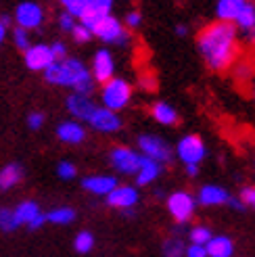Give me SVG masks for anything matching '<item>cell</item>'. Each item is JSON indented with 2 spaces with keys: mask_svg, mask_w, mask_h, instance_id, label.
Returning a JSON list of instances; mask_svg holds the SVG:
<instances>
[{
  "mask_svg": "<svg viewBox=\"0 0 255 257\" xmlns=\"http://www.w3.org/2000/svg\"><path fill=\"white\" fill-rule=\"evenodd\" d=\"M151 117L155 119L159 125H176L178 119H180V115H178L176 107H172L170 102L165 100H155L151 105Z\"/></svg>",
  "mask_w": 255,
  "mask_h": 257,
  "instance_id": "ffe728a7",
  "label": "cell"
},
{
  "mask_svg": "<svg viewBox=\"0 0 255 257\" xmlns=\"http://www.w3.org/2000/svg\"><path fill=\"white\" fill-rule=\"evenodd\" d=\"M71 36H73V40H75V42H80V44H84V42H88V40H92V32L88 30V28H84L82 23H75V25H73Z\"/></svg>",
  "mask_w": 255,
  "mask_h": 257,
  "instance_id": "e575fe53",
  "label": "cell"
},
{
  "mask_svg": "<svg viewBox=\"0 0 255 257\" xmlns=\"http://www.w3.org/2000/svg\"><path fill=\"white\" fill-rule=\"evenodd\" d=\"M23 178V168L19 163H7L3 170H0V190L7 192L13 186H17Z\"/></svg>",
  "mask_w": 255,
  "mask_h": 257,
  "instance_id": "cb8c5ba5",
  "label": "cell"
},
{
  "mask_svg": "<svg viewBox=\"0 0 255 257\" xmlns=\"http://www.w3.org/2000/svg\"><path fill=\"white\" fill-rule=\"evenodd\" d=\"M75 23H78V21H75L73 17H69L67 13H61V15H59V28H61L63 32H69V34H71V30H73Z\"/></svg>",
  "mask_w": 255,
  "mask_h": 257,
  "instance_id": "b9f144b4",
  "label": "cell"
},
{
  "mask_svg": "<svg viewBox=\"0 0 255 257\" xmlns=\"http://www.w3.org/2000/svg\"><path fill=\"white\" fill-rule=\"evenodd\" d=\"M234 75L238 80L243 78L245 82H251V78L255 75V67L251 65V63H247V61H240V63H236V65H234Z\"/></svg>",
  "mask_w": 255,
  "mask_h": 257,
  "instance_id": "836d02e7",
  "label": "cell"
},
{
  "mask_svg": "<svg viewBox=\"0 0 255 257\" xmlns=\"http://www.w3.org/2000/svg\"><path fill=\"white\" fill-rule=\"evenodd\" d=\"M61 7H63V13H67L69 17H73L75 21H80L82 13H84V7H86V0H63Z\"/></svg>",
  "mask_w": 255,
  "mask_h": 257,
  "instance_id": "4dcf8cb0",
  "label": "cell"
},
{
  "mask_svg": "<svg viewBox=\"0 0 255 257\" xmlns=\"http://www.w3.org/2000/svg\"><path fill=\"white\" fill-rule=\"evenodd\" d=\"M161 172H163L161 163L143 157V163H140V168H138V172L134 176L136 178V186H149V184H153L161 176Z\"/></svg>",
  "mask_w": 255,
  "mask_h": 257,
  "instance_id": "44dd1931",
  "label": "cell"
},
{
  "mask_svg": "<svg viewBox=\"0 0 255 257\" xmlns=\"http://www.w3.org/2000/svg\"><path fill=\"white\" fill-rule=\"evenodd\" d=\"M117 184H119L117 178L109 176V174H94V176L82 178V188L86 192H90V195H96V197H107Z\"/></svg>",
  "mask_w": 255,
  "mask_h": 257,
  "instance_id": "e0dca14e",
  "label": "cell"
},
{
  "mask_svg": "<svg viewBox=\"0 0 255 257\" xmlns=\"http://www.w3.org/2000/svg\"><path fill=\"white\" fill-rule=\"evenodd\" d=\"M0 21H3V23L7 25V28H9V25H11V21H13V19H11V15H0Z\"/></svg>",
  "mask_w": 255,
  "mask_h": 257,
  "instance_id": "681fc988",
  "label": "cell"
},
{
  "mask_svg": "<svg viewBox=\"0 0 255 257\" xmlns=\"http://www.w3.org/2000/svg\"><path fill=\"white\" fill-rule=\"evenodd\" d=\"M7 34H9V28H7V25H5L3 21H0V44H3V42L7 40Z\"/></svg>",
  "mask_w": 255,
  "mask_h": 257,
  "instance_id": "f6af8a7d",
  "label": "cell"
},
{
  "mask_svg": "<svg viewBox=\"0 0 255 257\" xmlns=\"http://www.w3.org/2000/svg\"><path fill=\"white\" fill-rule=\"evenodd\" d=\"M107 205L113 209H119V211H125V209H134V205L140 201V192L136 190V186H130V184H117L113 188L109 195L105 197Z\"/></svg>",
  "mask_w": 255,
  "mask_h": 257,
  "instance_id": "4fadbf2b",
  "label": "cell"
},
{
  "mask_svg": "<svg viewBox=\"0 0 255 257\" xmlns=\"http://www.w3.org/2000/svg\"><path fill=\"white\" fill-rule=\"evenodd\" d=\"M48 46H50V53H53L55 61H61V59L67 57V46L63 44V42H53V44H48Z\"/></svg>",
  "mask_w": 255,
  "mask_h": 257,
  "instance_id": "60d3db41",
  "label": "cell"
},
{
  "mask_svg": "<svg viewBox=\"0 0 255 257\" xmlns=\"http://www.w3.org/2000/svg\"><path fill=\"white\" fill-rule=\"evenodd\" d=\"M13 44H15V48H19L21 53H25V50L32 46L30 32H25V30H21V28L15 25V30H13Z\"/></svg>",
  "mask_w": 255,
  "mask_h": 257,
  "instance_id": "1f68e13d",
  "label": "cell"
},
{
  "mask_svg": "<svg viewBox=\"0 0 255 257\" xmlns=\"http://www.w3.org/2000/svg\"><path fill=\"white\" fill-rule=\"evenodd\" d=\"M111 9H113V3L111 0H86V7H84V13L78 23H82L84 28L92 30V25L103 19L107 15H111Z\"/></svg>",
  "mask_w": 255,
  "mask_h": 257,
  "instance_id": "ac0fdd59",
  "label": "cell"
},
{
  "mask_svg": "<svg viewBox=\"0 0 255 257\" xmlns=\"http://www.w3.org/2000/svg\"><path fill=\"white\" fill-rule=\"evenodd\" d=\"M73 249H75V253H80V255L90 253L94 249V234L88 232V230L78 232V234H75V238H73Z\"/></svg>",
  "mask_w": 255,
  "mask_h": 257,
  "instance_id": "4316f807",
  "label": "cell"
},
{
  "mask_svg": "<svg viewBox=\"0 0 255 257\" xmlns=\"http://www.w3.org/2000/svg\"><path fill=\"white\" fill-rule=\"evenodd\" d=\"M44 80L53 86L71 88L75 94H82V96H92L96 86L86 63L75 57H65L61 61H55L44 71Z\"/></svg>",
  "mask_w": 255,
  "mask_h": 257,
  "instance_id": "7a4b0ae2",
  "label": "cell"
},
{
  "mask_svg": "<svg viewBox=\"0 0 255 257\" xmlns=\"http://www.w3.org/2000/svg\"><path fill=\"white\" fill-rule=\"evenodd\" d=\"M57 176L61 180H73L78 176V168H75V163H71V161H59L57 163Z\"/></svg>",
  "mask_w": 255,
  "mask_h": 257,
  "instance_id": "d6a6232c",
  "label": "cell"
},
{
  "mask_svg": "<svg viewBox=\"0 0 255 257\" xmlns=\"http://www.w3.org/2000/svg\"><path fill=\"white\" fill-rule=\"evenodd\" d=\"M86 123H90L92 130L100 132V134H115L121 130V117H119V113H113L105 107H96L94 113L90 115V119H88Z\"/></svg>",
  "mask_w": 255,
  "mask_h": 257,
  "instance_id": "7c38bea8",
  "label": "cell"
},
{
  "mask_svg": "<svg viewBox=\"0 0 255 257\" xmlns=\"http://www.w3.org/2000/svg\"><path fill=\"white\" fill-rule=\"evenodd\" d=\"M163 255L165 257H184V251H186V245L182 238L178 236H170L163 240V247H161Z\"/></svg>",
  "mask_w": 255,
  "mask_h": 257,
  "instance_id": "83f0119b",
  "label": "cell"
},
{
  "mask_svg": "<svg viewBox=\"0 0 255 257\" xmlns=\"http://www.w3.org/2000/svg\"><path fill=\"white\" fill-rule=\"evenodd\" d=\"M165 207H168V213L174 217V222L186 224L193 220L197 211V201L188 190H174L165 199Z\"/></svg>",
  "mask_w": 255,
  "mask_h": 257,
  "instance_id": "8992f818",
  "label": "cell"
},
{
  "mask_svg": "<svg viewBox=\"0 0 255 257\" xmlns=\"http://www.w3.org/2000/svg\"><path fill=\"white\" fill-rule=\"evenodd\" d=\"M228 199H230V192L220 184H203L195 197L197 205L201 207H220L228 203Z\"/></svg>",
  "mask_w": 255,
  "mask_h": 257,
  "instance_id": "2e32d148",
  "label": "cell"
},
{
  "mask_svg": "<svg viewBox=\"0 0 255 257\" xmlns=\"http://www.w3.org/2000/svg\"><path fill=\"white\" fill-rule=\"evenodd\" d=\"M28 125H30V130H40V127L44 125V113L32 111V113L28 115Z\"/></svg>",
  "mask_w": 255,
  "mask_h": 257,
  "instance_id": "f35d334b",
  "label": "cell"
},
{
  "mask_svg": "<svg viewBox=\"0 0 255 257\" xmlns=\"http://www.w3.org/2000/svg\"><path fill=\"white\" fill-rule=\"evenodd\" d=\"M176 34L180 36V38H184L188 34V28H186V25H176Z\"/></svg>",
  "mask_w": 255,
  "mask_h": 257,
  "instance_id": "7dc6e473",
  "label": "cell"
},
{
  "mask_svg": "<svg viewBox=\"0 0 255 257\" xmlns=\"http://www.w3.org/2000/svg\"><path fill=\"white\" fill-rule=\"evenodd\" d=\"M232 25H234L238 32H243V34L249 32L253 25H255V5L253 3H247V0H245L243 11H240V15L236 17V21Z\"/></svg>",
  "mask_w": 255,
  "mask_h": 257,
  "instance_id": "484cf974",
  "label": "cell"
},
{
  "mask_svg": "<svg viewBox=\"0 0 255 257\" xmlns=\"http://www.w3.org/2000/svg\"><path fill=\"white\" fill-rule=\"evenodd\" d=\"M44 9L42 5L32 3V0H25V3H19L15 7V15H13V21L17 23V28L30 32V30H38L44 23Z\"/></svg>",
  "mask_w": 255,
  "mask_h": 257,
  "instance_id": "9c48e42d",
  "label": "cell"
},
{
  "mask_svg": "<svg viewBox=\"0 0 255 257\" xmlns=\"http://www.w3.org/2000/svg\"><path fill=\"white\" fill-rule=\"evenodd\" d=\"M245 38H247V42H249V44H255V25H253L249 32H245Z\"/></svg>",
  "mask_w": 255,
  "mask_h": 257,
  "instance_id": "bcb514c9",
  "label": "cell"
},
{
  "mask_svg": "<svg viewBox=\"0 0 255 257\" xmlns=\"http://www.w3.org/2000/svg\"><path fill=\"white\" fill-rule=\"evenodd\" d=\"M138 86L145 90V92H153V90H157V78L153 73H143L138 78Z\"/></svg>",
  "mask_w": 255,
  "mask_h": 257,
  "instance_id": "8d00e7d4",
  "label": "cell"
},
{
  "mask_svg": "<svg viewBox=\"0 0 255 257\" xmlns=\"http://www.w3.org/2000/svg\"><path fill=\"white\" fill-rule=\"evenodd\" d=\"M176 157L184 165H201V161L207 157L205 140L199 134H184L176 145Z\"/></svg>",
  "mask_w": 255,
  "mask_h": 257,
  "instance_id": "52a82bcc",
  "label": "cell"
},
{
  "mask_svg": "<svg viewBox=\"0 0 255 257\" xmlns=\"http://www.w3.org/2000/svg\"><path fill=\"white\" fill-rule=\"evenodd\" d=\"M19 228L17 220H15V213H13L11 207H0V230L3 232H15Z\"/></svg>",
  "mask_w": 255,
  "mask_h": 257,
  "instance_id": "f546056e",
  "label": "cell"
},
{
  "mask_svg": "<svg viewBox=\"0 0 255 257\" xmlns=\"http://www.w3.org/2000/svg\"><path fill=\"white\" fill-rule=\"evenodd\" d=\"M15 220L19 226H28L30 230H38L46 224V213L40 209V205L36 201H21L15 209Z\"/></svg>",
  "mask_w": 255,
  "mask_h": 257,
  "instance_id": "8fae6325",
  "label": "cell"
},
{
  "mask_svg": "<svg viewBox=\"0 0 255 257\" xmlns=\"http://www.w3.org/2000/svg\"><path fill=\"white\" fill-rule=\"evenodd\" d=\"M75 217H78V213H75L73 207H69V205H61V207H55L50 209L46 213V222L55 224V226H69L75 222Z\"/></svg>",
  "mask_w": 255,
  "mask_h": 257,
  "instance_id": "d4e9b609",
  "label": "cell"
},
{
  "mask_svg": "<svg viewBox=\"0 0 255 257\" xmlns=\"http://www.w3.org/2000/svg\"><path fill=\"white\" fill-rule=\"evenodd\" d=\"M23 61H25V67L32 71H46L55 63V57L50 53V46L40 42V44H32L25 50Z\"/></svg>",
  "mask_w": 255,
  "mask_h": 257,
  "instance_id": "5bb4252c",
  "label": "cell"
},
{
  "mask_svg": "<svg viewBox=\"0 0 255 257\" xmlns=\"http://www.w3.org/2000/svg\"><path fill=\"white\" fill-rule=\"evenodd\" d=\"M238 199H240V203H243L245 207H255V186H245V188H240Z\"/></svg>",
  "mask_w": 255,
  "mask_h": 257,
  "instance_id": "74e56055",
  "label": "cell"
},
{
  "mask_svg": "<svg viewBox=\"0 0 255 257\" xmlns=\"http://www.w3.org/2000/svg\"><path fill=\"white\" fill-rule=\"evenodd\" d=\"M245 7V0H220L215 5V21H224V23H234L236 17L240 15V11Z\"/></svg>",
  "mask_w": 255,
  "mask_h": 257,
  "instance_id": "603a6c76",
  "label": "cell"
},
{
  "mask_svg": "<svg viewBox=\"0 0 255 257\" xmlns=\"http://www.w3.org/2000/svg\"><path fill=\"white\" fill-rule=\"evenodd\" d=\"M109 161L113 165V170L123 174V176H136L140 163H143V155L138 151L130 149V147H113L109 153Z\"/></svg>",
  "mask_w": 255,
  "mask_h": 257,
  "instance_id": "ba28073f",
  "label": "cell"
},
{
  "mask_svg": "<svg viewBox=\"0 0 255 257\" xmlns=\"http://www.w3.org/2000/svg\"><path fill=\"white\" fill-rule=\"evenodd\" d=\"M132 94H134L132 84L115 75L113 80H109L107 84L100 86V102H103L100 107H105L113 113H119L130 105Z\"/></svg>",
  "mask_w": 255,
  "mask_h": 257,
  "instance_id": "3957f363",
  "label": "cell"
},
{
  "mask_svg": "<svg viewBox=\"0 0 255 257\" xmlns=\"http://www.w3.org/2000/svg\"><path fill=\"white\" fill-rule=\"evenodd\" d=\"M211 236H213V232L207 226H193L190 228V232H188L190 242H193V245H203V247L211 240Z\"/></svg>",
  "mask_w": 255,
  "mask_h": 257,
  "instance_id": "f1b7e54d",
  "label": "cell"
},
{
  "mask_svg": "<svg viewBox=\"0 0 255 257\" xmlns=\"http://www.w3.org/2000/svg\"><path fill=\"white\" fill-rule=\"evenodd\" d=\"M207 257H232L234 255V240L226 234L211 236V240L205 245Z\"/></svg>",
  "mask_w": 255,
  "mask_h": 257,
  "instance_id": "7402d4cb",
  "label": "cell"
},
{
  "mask_svg": "<svg viewBox=\"0 0 255 257\" xmlns=\"http://www.w3.org/2000/svg\"><path fill=\"white\" fill-rule=\"evenodd\" d=\"M57 138L63 145H82L86 140V127L75 119H65L57 125Z\"/></svg>",
  "mask_w": 255,
  "mask_h": 257,
  "instance_id": "d6986e66",
  "label": "cell"
},
{
  "mask_svg": "<svg viewBox=\"0 0 255 257\" xmlns=\"http://www.w3.org/2000/svg\"><path fill=\"white\" fill-rule=\"evenodd\" d=\"M65 107L69 111V115L75 119V121H88L90 119V115L94 113V109L98 107L96 102L92 100V96H82V94H75L71 92L65 100Z\"/></svg>",
  "mask_w": 255,
  "mask_h": 257,
  "instance_id": "9a60e30c",
  "label": "cell"
},
{
  "mask_svg": "<svg viewBox=\"0 0 255 257\" xmlns=\"http://www.w3.org/2000/svg\"><path fill=\"white\" fill-rule=\"evenodd\" d=\"M184 170H186V174H188L190 178L199 176V165H184Z\"/></svg>",
  "mask_w": 255,
  "mask_h": 257,
  "instance_id": "ee69618b",
  "label": "cell"
},
{
  "mask_svg": "<svg viewBox=\"0 0 255 257\" xmlns=\"http://www.w3.org/2000/svg\"><path fill=\"white\" fill-rule=\"evenodd\" d=\"M90 75H92L94 84H100V86L115 78V59H113V55L107 48H98L94 53L92 65H90Z\"/></svg>",
  "mask_w": 255,
  "mask_h": 257,
  "instance_id": "30bf717a",
  "label": "cell"
},
{
  "mask_svg": "<svg viewBox=\"0 0 255 257\" xmlns=\"http://www.w3.org/2000/svg\"><path fill=\"white\" fill-rule=\"evenodd\" d=\"M226 205H230V207H232L234 211H240V209H245V205L240 203V199H238V197H232V195H230V199H228V203H226Z\"/></svg>",
  "mask_w": 255,
  "mask_h": 257,
  "instance_id": "7bdbcfd3",
  "label": "cell"
},
{
  "mask_svg": "<svg viewBox=\"0 0 255 257\" xmlns=\"http://www.w3.org/2000/svg\"><path fill=\"white\" fill-rule=\"evenodd\" d=\"M184 257H207V249L203 245H186V251H184Z\"/></svg>",
  "mask_w": 255,
  "mask_h": 257,
  "instance_id": "ab89813d",
  "label": "cell"
},
{
  "mask_svg": "<svg viewBox=\"0 0 255 257\" xmlns=\"http://www.w3.org/2000/svg\"><path fill=\"white\" fill-rule=\"evenodd\" d=\"M249 94H251V98H253V102H255V75H253L251 82H249Z\"/></svg>",
  "mask_w": 255,
  "mask_h": 257,
  "instance_id": "c3c4849f",
  "label": "cell"
},
{
  "mask_svg": "<svg viewBox=\"0 0 255 257\" xmlns=\"http://www.w3.org/2000/svg\"><path fill=\"white\" fill-rule=\"evenodd\" d=\"M138 153L143 157L157 161L161 165L170 163L174 159V149L168 145V140L157 134H143L138 136Z\"/></svg>",
  "mask_w": 255,
  "mask_h": 257,
  "instance_id": "5b68a950",
  "label": "cell"
},
{
  "mask_svg": "<svg viewBox=\"0 0 255 257\" xmlns=\"http://www.w3.org/2000/svg\"><path fill=\"white\" fill-rule=\"evenodd\" d=\"M140 23H143V13L140 11H130L123 19V28L125 30H136L140 28Z\"/></svg>",
  "mask_w": 255,
  "mask_h": 257,
  "instance_id": "d590c367",
  "label": "cell"
},
{
  "mask_svg": "<svg viewBox=\"0 0 255 257\" xmlns=\"http://www.w3.org/2000/svg\"><path fill=\"white\" fill-rule=\"evenodd\" d=\"M90 32H92V38H98L105 44H128V40H130V32L123 28V23L113 13L98 19Z\"/></svg>",
  "mask_w": 255,
  "mask_h": 257,
  "instance_id": "277c9868",
  "label": "cell"
},
{
  "mask_svg": "<svg viewBox=\"0 0 255 257\" xmlns=\"http://www.w3.org/2000/svg\"><path fill=\"white\" fill-rule=\"evenodd\" d=\"M197 48L211 71H228L240 59L238 30L232 23H207L197 36Z\"/></svg>",
  "mask_w": 255,
  "mask_h": 257,
  "instance_id": "6da1fadb",
  "label": "cell"
}]
</instances>
